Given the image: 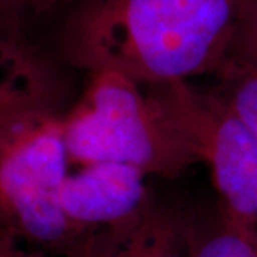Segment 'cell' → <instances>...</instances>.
Segmentation results:
<instances>
[{"mask_svg": "<svg viewBox=\"0 0 257 257\" xmlns=\"http://www.w3.org/2000/svg\"><path fill=\"white\" fill-rule=\"evenodd\" d=\"M0 257H39L32 254V253H26L22 248L19 247L18 244L12 240L2 237L0 236Z\"/></svg>", "mask_w": 257, "mask_h": 257, "instance_id": "obj_12", "label": "cell"}, {"mask_svg": "<svg viewBox=\"0 0 257 257\" xmlns=\"http://www.w3.org/2000/svg\"><path fill=\"white\" fill-rule=\"evenodd\" d=\"M121 163L80 165L67 172L59 200L67 219L89 231H106L133 221L150 204L146 179Z\"/></svg>", "mask_w": 257, "mask_h": 257, "instance_id": "obj_5", "label": "cell"}, {"mask_svg": "<svg viewBox=\"0 0 257 257\" xmlns=\"http://www.w3.org/2000/svg\"><path fill=\"white\" fill-rule=\"evenodd\" d=\"M229 57L257 70V0H243Z\"/></svg>", "mask_w": 257, "mask_h": 257, "instance_id": "obj_10", "label": "cell"}, {"mask_svg": "<svg viewBox=\"0 0 257 257\" xmlns=\"http://www.w3.org/2000/svg\"><path fill=\"white\" fill-rule=\"evenodd\" d=\"M63 116L55 109L0 117V236L59 257H92L104 231L67 219L59 193L69 172Z\"/></svg>", "mask_w": 257, "mask_h": 257, "instance_id": "obj_2", "label": "cell"}, {"mask_svg": "<svg viewBox=\"0 0 257 257\" xmlns=\"http://www.w3.org/2000/svg\"><path fill=\"white\" fill-rule=\"evenodd\" d=\"M247 226L248 230H250V234H251V237H253V240H254V243H256L257 246V220L247 221Z\"/></svg>", "mask_w": 257, "mask_h": 257, "instance_id": "obj_13", "label": "cell"}, {"mask_svg": "<svg viewBox=\"0 0 257 257\" xmlns=\"http://www.w3.org/2000/svg\"><path fill=\"white\" fill-rule=\"evenodd\" d=\"M92 257H190L187 213L150 203L133 221L107 230Z\"/></svg>", "mask_w": 257, "mask_h": 257, "instance_id": "obj_7", "label": "cell"}, {"mask_svg": "<svg viewBox=\"0 0 257 257\" xmlns=\"http://www.w3.org/2000/svg\"><path fill=\"white\" fill-rule=\"evenodd\" d=\"M89 76L82 97L63 116L69 163H121L162 177L199 163L142 84L110 70Z\"/></svg>", "mask_w": 257, "mask_h": 257, "instance_id": "obj_3", "label": "cell"}, {"mask_svg": "<svg viewBox=\"0 0 257 257\" xmlns=\"http://www.w3.org/2000/svg\"><path fill=\"white\" fill-rule=\"evenodd\" d=\"M187 239L190 257H257L247 221L223 206L219 216L207 221L187 214Z\"/></svg>", "mask_w": 257, "mask_h": 257, "instance_id": "obj_8", "label": "cell"}, {"mask_svg": "<svg viewBox=\"0 0 257 257\" xmlns=\"http://www.w3.org/2000/svg\"><path fill=\"white\" fill-rule=\"evenodd\" d=\"M60 0H0V23L15 29L22 19L45 12Z\"/></svg>", "mask_w": 257, "mask_h": 257, "instance_id": "obj_11", "label": "cell"}, {"mask_svg": "<svg viewBox=\"0 0 257 257\" xmlns=\"http://www.w3.org/2000/svg\"><path fill=\"white\" fill-rule=\"evenodd\" d=\"M223 100L257 139V70L229 57L216 72Z\"/></svg>", "mask_w": 257, "mask_h": 257, "instance_id": "obj_9", "label": "cell"}, {"mask_svg": "<svg viewBox=\"0 0 257 257\" xmlns=\"http://www.w3.org/2000/svg\"><path fill=\"white\" fill-rule=\"evenodd\" d=\"M57 77L16 30L0 23V117L33 109L57 110Z\"/></svg>", "mask_w": 257, "mask_h": 257, "instance_id": "obj_6", "label": "cell"}, {"mask_svg": "<svg viewBox=\"0 0 257 257\" xmlns=\"http://www.w3.org/2000/svg\"><path fill=\"white\" fill-rule=\"evenodd\" d=\"M243 0H82L60 33L64 59L142 86L217 72L229 59Z\"/></svg>", "mask_w": 257, "mask_h": 257, "instance_id": "obj_1", "label": "cell"}, {"mask_svg": "<svg viewBox=\"0 0 257 257\" xmlns=\"http://www.w3.org/2000/svg\"><path fill=\"white\" fill-rule=\"evenodd\" d=\"M176 132L209 166L223 207L257 220V139L219 93L196 90L187 80L147 87Z\"/></svg>", "mask_w": 257, "mask_h": 257, "instance_id": "obj_4", "label": "cell"}]
</instances>
